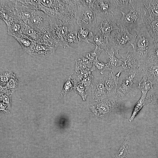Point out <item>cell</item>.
Returning <instances> with one entry per match:
<instances>
[{"label": "cell", "mask_w": 158, "mask_h": 158, "mask_svg": "<svg viewBox=\"0 0 158 158\" xmlns=\"http://www.w3.org/2000/svg\"><path fill=\"white\" fill-rule=\"evenodd\" d=\"M137 35L135 41L130 44L133 52L138 63V68L145 62L148 55L152 48L154 40L149 34L144 23L141 28L135 31Z\"/></svg>", "instance_id": "1"}, {"label": "cell", "mask_w": 158, "mask_h": 158, "mask_svg": "<svg viewBox=\"0 0 158 158\" xmlns=\"http://www.w3.org/2000/svg\"><path fill=\"white\" fill-rule=\"evenodd\" d=\"M142 73V71L138 68L125 72L123 76L119 79L116 98L118 100L123 101L133 96L137 88Z\"/></svg>", "instance_id": "2"}, {"label": "cell", "mask_w": 158, "mask_h": 158, "mask_svg": "<svg viewBox=\"0 0 158 158\" xmlns=\"http://www.w3.org/2000/svg\"><path fill=\"white\" fill-rule=\"evenodd\" d=\"M141 0H133L131 7L129 11L125 13L123 11L121 19L118 20V25H122L130 30H136V27L144 23L147 12Z\"/></svg>", "instance_id": "3"}, {"label": "cell", "mask_w": 158, "mask_h": 158, "mask_svg": "<svg viewBox=\"0 0 158 158\" xmlns=\"http://www.w3.org/2000/svg\"><path fill=\"white\" fill-rule=\"evenodd\" d=\"M77 5L76 23L78 27L91 31L96 23V13L87 3L86 0H72Z\"/></svg>", "instance_id": "4"}, {"label": "cell", "mask_w": 158, "mask_h": 158, "mask_svg": "<svg viewBox=\"0 0 158 158\" xmlns=\"http://www.w3.org/2000/svg\"><path fill=\"white\" fill-rule=\"evenodd\" d=\"M118 29L113 31L110 33L109 40L110 45L118 54V51L123 49L128 42L135 40L136 36L130 34L127 28L122 25H118Z\"/></svg>", "instance_id": "5"}, {"label": "cell", "mask_w": 158, "mask_h": 158, "mask_svg": "<svg viewBox=\"0 0 158 158\" xmlns=\"http://www.w3.org/2000/svg\"><path fill=\"white\" fill-rule=\"evenodd\" d=\"M94 28V34L101 32L109 39L111 33L119 28L118 20L115 18L112 13L102 14L97 13Z\"/></svg>", "instance_id": "6"}, {"label": "cell", "mask_w": 158, "mask_h": 158, "mask_svg": "<svg viewBox=\"0 0 158 158\" xmlns=\"http://www.w3.org/2000/svg\"><path fill=\"white\" fill-rule=\"evenodd\" d=\"M119 100L115 98H109L100 100L89 105V111L100 118H104L119 105Z\"/></svg>", "instance_id": "7"}, {"label": "cell", "mask_w": 158, "mask_h": 158, "mask_svg": "<svg viewBox=\"0 0 158 158\" xmlns=\"http://www.w3.org/2000/svg\"><path fill=\"white\" fill-rule=\"evenodd\" d=\"M51 23V17L42 11L35 10L27 24L42 33L48 29Z\"/></svg>", "instance_id": "8"}, {"label": "cell", "mask_w": 158, "mask_h": 158, "mask_svg": "<svg viewBox=\"0 0 158 158\" xmlns=\"http://www.w3.org/2000/svg\"><path fill=\"white\" fill-rule=\"evenodd\" d=\"M57 47L35 42L28 54L34 57L44 59L53 54Z\"/></svg>", "instance_id": "9"}, {"label": "cell", "mask_w": 158, "mask_h": 158, "mask_svg": "<svg viewBox=\"0 0 158 158\" xmlns=\"http://www.w3.org/2000/svg\"><path fill=\"white\" fill-rule=\"evenodd\" d=\"M117 0H95L93 9L96 13L105 14L117 12Z\"/></svg>", "instance_id": "10"}, {"label": "cell", "mask_w": 158, "mask_h": 158, "mask_svg": "<svg viewBox=\"0 0 158 158\" xmlns=\"http://www.w3.org/2000/svg\"><path fill=\"white\" fill-rule=\"evenodd\" d=\"M143 72V74L148 78L153 85H158V63L145 62L138 68Z\"/></svg>", "instance_id": "11"}, {"label": "cell", "mask_w": 158, "mask_h": 158, "mask_svg": "<svg viewBox=\"0 0 158 158\" xmlns=\"http://www.w3.org/2000/svg\"><path fill=\"white\" fill-rule=\"evenodd\" d=\"M119 79L112 72L106 74L102 79L109 98H116Z\"/></svg>", "instance_id": "12"}, {"label": "cell", "mask_w": 158, "mask_h": 158, "mask_svg": "<svg viewBox=\"0 0 158 158\" xmlns=\"http://www.w3.org/2000/svg\"><path fill=\"white\" fill-rule=\"evenodd\" d=\"M122 60L121 65L118 67L119 71L127 72L138 68V65L133 51H128L126 53L120 54Z\"/></svg>", "instance_id": "13"}, {"label": "cell", "mask_w": 158, "mask_h": 158, "mask_svg": "<svg viewBox=\"0 0 158 158\" xmlns=\"http://www.w3.org/2000/svg\"><path fill=\"white\" fill-rule=\"evenodd\" d=\"M109 39L100 32L94 34L90 31L88 36V40L91 45L97 46L103 50L110 46Z\"/></svg>", "instance_id": "14"}, {"label": "cell", "mask_w": 158, "mask_h": 158, "mask_svg": "<svg viewBox=\"0 0 158 158\" xmlns=\"http://www.w3.org/2000/svg\"><path fill=\"white\" fill-rule=\"evenodd\" d=\"M103 51L107 61V63L110 70L113 72L117 67L121 65V59H118L116 57L115 55V51L110 45Z\"/></svg>", "instance_id": "15"}, {"label": "cell", "mask_w": 158, "mask_h": 158, "mask_svg": "<svg viewBox=\"0 0 158 158\" xmlns=\"http://www.w3.org/2000/svg\"><path fill=\"white\" fill-rule=\"evenodd\" d=\"M92 97L93 99L97 101L107 99V92L102 79L91 85Z\"/></svg>", "instance_id": "16"}, {"label": "cell", "mask_w": 158, "mask_h": 158, "mask_svg": "<svg viewBox=\"0 0 158 158\" xmlns=\"http://www.w3.org/2000/svg\"><path fill=\"white\" fill-rule=\"evenodd\" d=\"M144 23L154 41H158V18L149 16L145 19Z\"/></svg>", "instance_id": "17"}, {"label": "cell", "mask_w": 158, "mask_h": 158, "mask_svg": "<svg viewBox=\"0 0 158 158\" xmlns=\"http://www.w3.org/2000/svg\"><path fill=\"white\" fill-rule=\"evenodd\" d=\"M131 141L130 133L126 136L124 141L114 158H127L130 149Z\"/></svg>", "instance_id": "18"}, {"label": "cell", "mask_w": 158, "mask_h": 158, "mask_svg": "<svg viewBox=\"0 0 158 158\" xmlns=\"http://www.w3.org/2000/svg\"><path fill=\"white\" fill-rule=\"evenodd\" d=\"M6 24L8 34L10 35L15 36L21 34L22 22L16 18H13L5 22Z\"/></svg>", "instance_id": "19"}, {"label": "cell", "mask_w": 158, "mask_h": 158, "mask_svg": "<svg viewBox=\"0 0 158 158\" xmlns=\"http://www.w3.org/2000/svg\"><path fill=\"white\" fill-rule=\"evenodd\" d=\"M21 34H23L32 40L38 42L40 39L41 33L22 22L21 24Z\"/></svg>", "instance_id": "20"}, {"label": "cell", "mask_w": 158, "mask_h": 158, "mask_svg": "<svg viewBox=\"0 0 158 158\" xmlns=\"http://www.w3.org/2000/svg\"><path fill=\"white\" fill-rule=\"evenodd\" d=\"M13 37L19 42L23 50L27 53L32 48L35 42L22 34H18Z\"/></svg>", "instance_id": "21"}, {"label": "cell", "mask_w": 158, "mask_h": 158, "mask_svg": "<svg viewBox=\"0 0 158 158\" xmlns=\"http://www.w3.org/2000/svg\"><path fill=\"white\" fill-rule=\"evenodd\" d=\"M93 62L89 61L82 55L75 59V71L87 70L90 71Z\"/></svg>", "instance_id": "22"}, {"label": "cell", "mask_w": 158, "mask_h": 158, "mask_svg": "<svg viewBox=\"0 0 158 158\" xmlns=\"http://www.w3.org/2000/svg\"><path fill=\"white\" fill-rule=\"evenodd\" d=\"M142 3L149 16L158 18V0H141Z\"/></svg>", "instance_id": "23"}, {"label": "cell", "mask_w": 158, "mask_h": 158, "mask_svg": "<svg viewBox=\"0 0 158 158\" xmlns=\"http://www.w3.org/2000/svg\"><path fill=\"white\" fill-rule=\"evenodd\" d=\"M78 29L68 33L64 38V48H71L79 43L78 37Z\"/></svg>", "instance_id": "24"}, {"label": "cell", "mask_w": 158, "mask_h": 158, "mask_svg": "<svg viewBox=\"0 0 158 158\" xmlns=\"http://www.w3.org/2000/svg\"><path fill=\"white\" fill-rule=\"evenodd\" d=\"M137 88L141 92L142 94L146 96L148 92L153 89V84L146 77L143 76L139 82Z\"/></svg>", "instance_id": "25"}, {"label": "cell", "mask_w": 158, "mask_h": 158, "mask_svg": "<svg viewBox=\"0 0 158 158\" xmlns=\"http://www.w3.org/2000/svg\"><path fill=\"white\" fill-rule=\"evenodd\" d=\"M145 105H147V96L142 94L140 98L135 104L132 115L129 120V122L133 121L142 107Z\"/></svg>", "instance_id": "26"}, {"label": "cell", "mask_w": 158, "mask_h": 158, "mask_svg": "<svg viewBox=\"0 0 158 158\" xmlns=\"http://www.w3.org/2000/svg\"><path fill=\"white\" fill-rule=\"evenodd\" d=\"M73 83V89L75 92L80 96L83 100L85 101L88 95V90L82 81Z\"/></svg>", "instance_id": "27"}, {"label": "cell", "mask_w": 158, "mask_h": 158, "mask_svg": "<svg viewBox=\"0 0 158 158\" xmlns=\"http://www.w3.org/2000/svg\"><path fill=\"white\" fill-rule=\"evenodd\" d=\"M145 62L158 63V41H154L153 47L149 52Z\"/></svg>", "instance_id": "28"}, {"label": "cell", "mask_w": 158, "mask_h": 158, "mask_svg": "<svg viewBox=\"0 0 158 158\" xmlns=\"http://www.w3.org/2000/svg\"><path fill=\"white\" fill-rule=\"evenodd\" d=\"M106 71H110L107 63L99 61L97 58L93 62L92 66L91 72L94 71H99L101 74H103Z\"/></svg>", "instance_id": "29"}, {"label": "cell", "mask_w": 158, "mask_h": 158, "mask_svg": "<svg viewBox=\"0 0 158 158\" xmlns=\"http://www.w3.org/2000/svg\"><path fill=\"white\" fill-rule=\"evenodd\" d=\"M103 51V49L99 47L95 46V49L92 51L83 54L82 55L89 61L93 62L101 53Z\"/></svg>", "instance_id": "30"}, {"label": "cell", "mask_w": 158, "mask_h": 158, "mask_svg": "<svg viewBox=\"0 0 158 158\" xmlns=\"http://www.w3.org/2000/svg\"><path fill=\"white\" fill-rule=\"evenodd\" d=\"M78 37L79 42L83 41L91 45L88 40V35L90 31L87 29L80 27H78Z\"/></svg>", "instance_id": "31"}, {"label": "cell", "mask_w": 158, "mask_h": 158, "mask_svg": "<svg viewBox=\"0 0 158 158\" xmlns=\"http://www.w3.org/2000/svg\"><path fill=\"white\" fill-rule=\"evenodd\" d=\"M74 83L70 76L65 80L61 95L65 96L74 88Z\"/></svg>", "instance_id": "32"}, {"label": "cell", "mask_w": 158, "mask_h": 158, "mask_svg": "<svg viewBox=\"0 0 158 158\" xmlns=\"http://www.w3.org/2000/svg\"><path fill=\"white\" fill-rule=\"evenodd\" d=\"M18 85V81L16 78L15 75H14L10 79L9 81L7 84L6 88L7 89V92L9 95L13 93L17 89Z\"/></svg>", "instance_id": "33"}, {"label": "cell", "mask_w": 158, "mask_h": 158, "mask_svg": "<svg viewBox=\"0 0 158 158\" xmlns=\"http://www.w3.org/2000/svg\"><path fill=\"white\" fill-rule=\"evenodd\" d=\"M147 97V104H153L158 106V91L150 94Z\"/></svg>", "instance_id": "34"}, {"label": "cell", "mask_w": 158, "mask_h": 158, "mask_svg": "<svg viewBox=\"0 0 158 158\" xmlns=\"http://www.w3.org/2000/svg\"><path fill=\"white\" fill-rule=\"evenodd\" d=\"M9 71H6L1 75V84L3 85H4L8 82L9 79L11 77L13 74L11 73V72H8Z\"/></svg>", "instance_id": "35"}, {"label": "cell", "mask_w": 158, "mask_h": 158, "mask_svg": "<svg viewBox=\"0 0 158 158\" xmlns=\"http://www.w3.org/2000/svg\"><path fill=\"white\" fill-rule=\"evenodd\" d=\"M93 79V76L91 73L87 77L83 79L82 81L87 90H88L90 86L92 85Z\"/></svg>", "instance_id": "36"}, {"label": "cell", "mask_w": 158, "mask_h": 158, "mask_svg": "<svg viewBox=\"0 0 158 158\" xmlns=\"http://www.w3.org/2000/svg\"><path fill=\"white\" fill-rule=\"evenodd\" d=\"M8 96L6 94H3L1 95V99L4 102L6 103L8 105L10 104V100Z\"/></svg>", "instance_id": "37"}, {"label": "cell", "mask_w": 158, "mask_h": 158, "mask_svg": "<svg viewBox=\"0 0 158 158\" xmlns=\"http://www.w3.org/2000/svg\"><path fill=\"white\" fill-rule=\"evenodd\" d=\"M6 105L5 104L1 102L0 103V110L3 111H6Z\"/></svg>", "instance_id": "38"}]
</instances>
